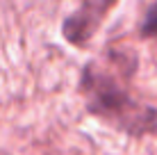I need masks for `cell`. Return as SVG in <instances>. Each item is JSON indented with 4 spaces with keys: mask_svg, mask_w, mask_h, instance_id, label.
Masks as SVG:
<instances>
[{
    "mask_svg": "<svg viewBox=\"0 0 157 155\" xmlns=\"http://www.w3.org/2000/svg\"><path fill=\"white\" fill-rule=\"evenodd\" d=\"M82 91L86 96L89 112L102 116L121 130L141 135L157 126L155 112L137 103L107 68H98L96 64L86 66L82 76Z\"/></svg>",
    "mask_w": 157,
    "mask_h": 155,
    "instance_id": "cell-1",
    "label": "cell"
},
{
    "mask_svg": "<svg viewBox=\"0 0 157 155\" xmlns=\"http://www.w3.org/2000/svg\"><path fill=\"white\" fill-rule=\"evenodd\" d=\"M109 9V5L105 2H89L82 5L75 14H71L64 21V37H66L71 44H84L86 39H91L96 30H98L102 16Z\"/></svg>",
    "mask_w": 157,
    "mask_h": 155,
    "instance_id": "cell-2",
    "label": "cell"
},
{
    "mask_svg": "<svg viewBox=\"0 0 157 155\" xmlns=\"http://www.w3.org/2000/svg\"><path fill=\"white\" fill-rule=\"evenodd\" d=\"M141 34L144 37H155L157 34V5H153L146 12V18L141 23Z\"/></svg>",
    "mask_w": 157,
    "mask_h": 155,
    "instance_id": "cell-3",
    "label": "cell"
}]
</instances>
